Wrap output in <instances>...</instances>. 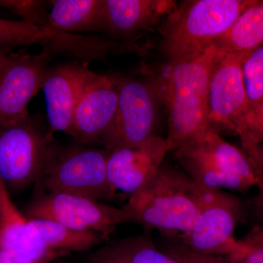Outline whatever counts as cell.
I'll list each match as a JSON object with an SVG mask.
<instances>
[{
    "label": "cell",
    "instance_id": "obj_1",
    "mask_svg": "<svg viewBox=\"0 0 263 263\" xmlns=\"http://www.w3.org/2000/svg\"><path fill=\"white\" fill-rule=\"evenodd\" d=\"M217 46L169 62L165 74L153 79L168 117L169 152H173L211 128L209 84Z\"/></svg>",
    "mask_w": 263,
    "mask_h": 263
},
{
    "label": "cell",
    "instance_id": "obj_2",
    "mask_svg": "<svg viewBox=\"0 0 263 263\" xmlns=\"http://www.w3.org/2000/svg\"><path fill=\"white\" fill-rule=\"evenodd\" d=\"M202 189L183 171L163 163L123 207L130 214L132 223L184 234L200 216Z\"/></svg>",
    "mask_w": 263,
    "mask_h": 263
},
{
    "label": "cell",
    "instance_id": "obj_3",
    "mask_svg": "<svg viewBox=\"0 0 263 263\" xmlns=\"http://www.w3.org/2000/svg\"><path fill=\"white\" fill-rule=\"evenodd\" d=\"M254 0H191L167 17L160 47L168 62L193 56L215 44Z\"/></svg>",
    "mask_w": 263,
    "mask_h": 263
},
{
    "label": "cell",
    "instance_id": "obj_4",
    "mask_svg": "<svg viewBox=\"0 0 263 263\" xmlns=\"http://www.w3.org/2000/svg\"><path fill=\"white\" fill-rule=\"evenodd\" d=\"M60 149L51 128L30 116L0 128V179L8 190H25L35 184Z\"/></svg>",
    "mask_w": 263,
    "mask_h": 263
},
{
    "label": "cell",
    "instance_id": "obj_5",
    "mask_svg": "<svg viewBox=\"0 0 263 263\" xmlns=\"http://www.w3.org/2000/svg\"><path fill=\"white\" fill-rule=\"evenodd\" d=\"M108 151L73 148L60 149L34 184V193H65L102 200L117 192L109 182Z\"/></svg>",
    "mask_w": 263,
    "mask_h": 263
},
{
    "label": "cell",
    "instance_id": "obj_6",
    "mask_svg": "<svg viewBox=\"0 0 263 263\" xmlns=\"http://www.w3.org/2000/svg\"><path fill=\"white\" fill-rule=\"evenodd\" d=\"M245 211L238 197L202 186L200 216L195 227L184 234H173L197 253L228 257L240 248L234 233Z\"/></svg>",
    "mask_w": 263,
    "mask_h": 263
},
{
    "label": "cell",
    "instance_id": "obj_7",
    "mask_svg": "<svg viewBox=\"0 0 263 263\" xmlns=\"http://www.w3.org/2000/svg\"><path fill=\"white\" fill-rule=\"evenodd\" d=\"M24 214L28 219H45L71 229L97 232L108 240L119 224L132 223L130 214L124 207L65 193H34Z\"/></svg>",
    "mask_w": 263,
    "mask_h": 263
},
{
    "label": "cell",
    "instance_id": "obj_8",
    "mask_svg": "<svg viewBox=\"0 0 263 263\" xmlns=\"http://www.w3.org/2000/svg\"><path fill=\"white\" fill-rule=\"evenodd\" d=\"M160 103L153 79H119L117 113L102 138L105 149L133 146L156 136Z\"/></svg>",
    "mask_w": 263,
    "mask_h": 263
},
{
    "label": "cell",
    "instance_id": "obj_9",
    "mask_svg": "<svg viewBox=\"0 0 263 263\" xmlns=\"http://www.w3.org/2000/svg\"><path fill=\"white\" fill-rule=\"evenodd\" d=\"M243 60L216 52L209 84V124L215 131L223 128L239 136L243 133L249 109L242 76Z\"/></svg>",
    "mask_w": 263,
    "mask_h": 263
},
{
    "label": "cell",
    "instance_id": "obj_10",
    "mask_svg": "<svg viewBox=\"0 0 263 263\" xmlns=\"http://www.w3.org/2000/svg\"><path fill=\"white\" fill-rule=\"evenodd\" d=\"M53 53L43 49L37 55L14 53L0 71V128L29 117L28 105L42 88Z\"/></svg>",
    "mask_w": 263,
    "mask_h": 263
},
{
    "label": "cell",
    "instance_id": "obj_11",
    "mask_svg": "<svg viewBox=\"0 0 263 263\" xmlns=\"http://www.w3.org/2000/svg\"><path fill=\"white\" fill-rule=\"evenodd\" d=\"M119 81L91 72L76 105L72 137L84 143H101L117 113Z\"/></svg>",
    "mask_w": 263,
    "mask_h": 263
},
{
    "label": "cell",
    "instance_id": "obj_12",
    "mask_svg": "<svg viewBox=\"0 0 263 263\" xmlns=\"http://www.w3.org/2000/svg\"><path fill=\"white\" fill-rule=\"evenodd\" d=\"M168 152L167 139L156 135L138 144L109 152V182L116 192L133 195L157 174Z\"/></svg>",
    "mask_w": 263,
    "mask_h": 263
},
{
    "label": "cell",
    "instance_id": "obj_13",
    "mask_svg": "<svg viewBox=\"0 0 263 263\" xmlns=\"http://www.w3.org/2000/svg\"><path fill=\"white\" fill-rule=\"evenodd\" d=\"M91 71L85 66L69 64L48 69L42 85L52 131L72 136L76 105Z\"/></svg>",
    "mask_w": 263,
    "mask_h": 263
},
{
    "label": "cell",
    "instance_id": "obj_14",
    "mask_svg": "<svg viewBox=\"0 0 263 263\" xmlns=\"http://www.w3.org/2000/svg\"><path fill=\"white\" fill-rule=\"evenodd\" d=\"M171 0H105V31L128 37L146 30L177 6Z\"/></svg>",
    "mask_w": 263,
    "mask_h": 263
},
{
    "label": "cell",
    "instance_id": "obj_15",
    "mask_svg": "<svg viewBox=\"0 0 263 263\" xmlns=\"http://www.w3.org/2000/svg\"><path fill=\"white\" fill-rule=\"evenodd\" d=\"M84 263H179L159 248L148 233L112 241L85 255Z\"/></svg>",
    "mask_w": 263,
    "mask_h": 263
},
{
    "label": "cell",
    "instance_id": "obj_16",
    "mask_svg": "<svg viewBox=\"0 0 263 263\" xmlns=\"http://www.w3.org/2000/svg\"><path fill=\"white\" fill-rule=\"evenodd\" d=\"M48 27L72 34L105 31V0L53 1Z\"/></svg>",
    "mask_w": 263,
    "mask_h": 263
},
{
    "label": "cell",
    "instance_id": "obj_17",
    "mask_svg": "<svg viewBox=\"0 0 263 263\" xmlns=\"http://www.w3.org/2000/svg\"><path fill=\"white\" fill-rule=\"evenodd\" d=\"M173 152L183 172L199 184L237 191H246L253 186L245 179L218 167L193 143H185Z\"/></svg>",
    "mask_w": 263,
    "mask_h": 263
},
{
    "label": "cell",
    "instance_id": "obj_18",
    "mask_svg": "<svg viewBox=\"0 0 263 263\" xmlns=\"http://www.w3.org/2000/svg\"><path fill=\"white\" fill-rule=\"evenodd\" d=\"M217 52L243 59L263 44V0H254L215 43Z\"/></svg>",
    "mask_w": 263,
    "mask_h": 263
},
{
    "label": "cell",
    "instance_id": "obj_19",
    "mask_svg": "<svg viewBox=\"0 0 263 263\" xmlns=\"http://www.w3.org/2000/svg\"><path fill=\"white\" fill-rule=\"evenodd\" d=\"M188 143H193L222 171L245 179L253 186H258V177L245 152L223 139L212 128Z\"/></svg>",
    "mask_w": 263,
    "mask_h": 263
},
{
    "label": "cell",
    "instance_id": "obj_20",
    "mask_svg": "<svg viewBox=\"0 0 263 263\" xmlns=\"http://www.w3.org/2000/svg\"><path fill=\"white\" fill-rule=\"evenodd\" d=\"M28 219L15 206L0 179V246L13 263H31L27 249Z\"/></svg>",
    "mask_w": 263,
    "mask_h": 263
},
{
    "label": "cell",
    "instance_id": "obj_21",
    "mask_svg": "<svg viewBox=\"0 0 263 263\" xmlns=\"http://www.w3.org/2000/svg\"><path fill=\"white\" fill-rule=\"evenodd\" d=\"M64 39L63 32L48 27L24 21L0 19V47L13 48L37 44L43 49L54 52L61 48Z\"/></svg>",
    "mask_w": 263,
    "mask_h": 263
},
{
    "label": "cell",
    "instance_id": "obj_22",
    "mask_svg": "<svg viewBox=\"0 0 263 263\" xmlns=\"http://www.w3.org/2000/svg\"><path fill=\"white\" fill-rule=\"evenodd\" d=\"M242 76L249 108H254L263 100V44L243 60Z\"/></svg>",
    "mask_w": 263,
    "mask_h": 263
},
{
    "label": "cell",
    "instance_id": "obj_23",
    "mask_svg": "<svg viewBox=\"0 0 263 263\" xmlns=\"http://www.w3.org/2000/svg\"><path fill=\"white\" fill-rule=\"evenodd\" d=\"M159 248L179 263H233L227 257L193 252L181 243L173 233L160 232Z\"/></svg>",
    "mask_w": 263,
    "mask_h": 263
},
{
    "label": "cell",
    "instance_id": "obj_24",
    "mask_svg": "<svg viewBox=\"0 0 263 263\" xmlns=\"http://www.w3.org/2000/svg\"><path fill=\"white\" fill-rule=\"evenodd\" d=\"M0 6L10 10L24 22L48 27L49 12L46 3L37 0H0Z\"/></svg>",
    "mask_w": 263,
    "mask_h": 263
},
{
    "label": "cell",
    "instance_id": "obj_25",
    "mask_svg": "<svg viewBox=\"0 0 263 263\" xmlns=\"http://www.w3.org/2000/svg\"><path fill=\"white\" fill-rule=\"evenodd\" d=\"M243 149L263 143V100L249 109L245 117V128L240 136Z\"/></svg>",
    "mask_w": 263,
    "mask_h": 263
},
{
    "label": "cell",
    "instance_id": "obj_26",
    "mask_svg": "<svg viewBox=\"0 0 263 263\" xmlns=\"http://www.w3.org/2000/svg\"><path fill=\"white\" fill-rule=\"evenodd\" d=\"M240 248L228 257L233 263H263V246L250 247L240 241Z\"/></svg>",
    "mask_w": 263,
    "mask_h": 263
},
{
    "label": "cell",
    "instance_id": "obj_27",
    "mask_svg": "<svg viewBox=\"0 0 263 263\" xmlns=\"http://www.w3.org/2000/svg\"><path fill=\"white\" fill-rule=\"evenodd\" d=\"M253 164L259 180L258 187L263 195V144L256 145L245 151Z\"/></svg>",
    "mask_w": 263,
    "mask_h": 263
},
{
    "label": "cell",
    "instance_id": "obj_28",
    "mask_svg": "<svg viewBox=\"0 0 263 263\" xmlns=\"http://www.w3.org/2000/svg\"><path fill=\"white\" fill-rule=\"evenodd\" d=\"M12 49L13 48L0 47V71L13 54Z\"/></svg>",
    "mask_w": 263,
    "mask_h": 263
},
{
    "label": "cell",
    "instance_id": "obj_29",
    "mask_svg": "<svg viewBox=\"0 0 263 263\" xmlns=\"http://www.w3.org/2000/svg\"><path fill=\"white\" fill-rule=\"evenodd\" d=\"M0 263H13L8 253L0 246Z\"/></svg>",
    "mask_w": 263,
    "mask_h": 263
},
{
    "label": "cell",
    "instance_id": "obj_30",
    "mask_svg": "<svg viewBox=\"0 0 263 263\" xmlns=\"http://www.w3.org/2000/svg\"><path fill=\"white\" fill-rule=\"evenodd\" d=\"M53 263H67V262H63V261H58V262H53Z\"/></svg>",
    "mask_w": 263,
    "mask_h": 263
},
{
    "label": "cell",
    "instance_id": "obj_31",
    "mask_svg": "<svg viewBox=\"0 0 263 263\" xmlns=\"http://www.w3.org/2000/svg\"><path fill=\"white\" fill-rule=\"evenodd\" d=\"M52 263H53V262H52Z\"/></svg>",
    "mask_w": 263,
    "mask_h": 263
}]
</instances>
